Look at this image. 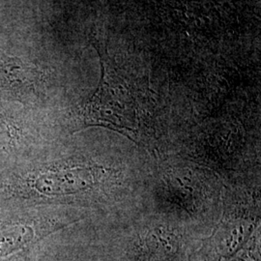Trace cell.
Returning <instances> with one entry per match:
<instances>
[{
    "instance_id": "6da1fadb",
    "label": "cell",
    "mask_w": 261,
    "mask_h": 261,
    "mask_svg": "<svg viewBox=\"0 0 261 261\" xmlns=\"http://www.w3.org/2000/svg\"><path fill=\"white\" fill-rule=\"evenodd\" d=\"M35 235L43 237L44 235L38 233L31 226L17 225L15 227H7L0 229V255L2 253H9L16 248L29 243Z\"/></svg>"
},
{
    "instance_id": "7a4b0ae2",
    "label": "cell",
    "mask_w": 261,
    "mask_h": 261,
    "mask_svg": "<svg viewBox=\"0 0 261 261\" xmlns=\"http://www.w3.org/2000/svg\"><path fill=\"white\" fill-rule=\"evenodd\" d=\"M7 140H9V137H7V130H2L0 128V146L8 141Z\"/></svg>"
}]
</instances>
